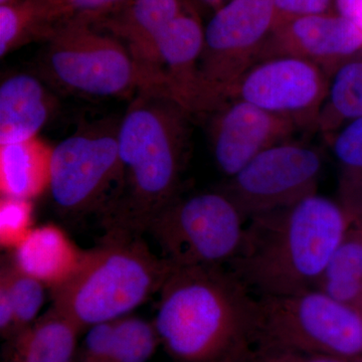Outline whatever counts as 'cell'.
I'll return each mask as SVG.
<instances>
[{
  "label": "cell",
  "instance_id": "cell-1",
  "mask_svg": "<svg viewBox=\"0 0 362 362\" xmlns=\"http://www.w3.org/2000/svg\"><path fill=\"white\" fill-rule=\"evenodd\" d=\"M190 113L166 90H141L119 123L121 175L100 223L103 238H140L180 194Z\"/></svg>",
  "mask_w": 362,
  "mask_h": 362
},
{
  "label": "cell",
  "instance_id": "cell-2",
  "mask_svg": "<svg viewBox=\"0 0 362 362\" xmlns=\"http://www.w3.org/2000/svg\"><path fill=\"white\" fill-rule=\"evenodd\" d=\"M257 297L226 266L175 268L153 323L173 362H245L255 349Z\"/></svg>",
  "mask_w": 362,
  "mask_h": 362
},
{
  "label": "cell",
  "instance_id": "cell-3",
  "mask_svg": "<svg viewBox=\"0 0 362 362\" xmlns=\"http://www.w3.org/2000/svg\"><path fill=\"white\" fill-rule=\"evenodd\" d=\"M354 221L317 194L247 221L239 252L226 265L256 297L316 288Z\"/></svg>",
  "mask_w": 362,
  "mask_h": 362
},
{
  "label": "cell",
  "instance_id": "cell-4",
  "mask_svg": "<svg viewBox=\"0 0 362 362\" xmlns=\"http://www.w3.org/2000/svg\"><path fill=\"white\" fill-rule=\"evenodd\" d=\"M175 267L140 238H102L77 272L51 290L52 307L85 332L95 324L130 315L160 292Z\"/></svg>",
  "mask_w": 362,
  "mask_h": 362
},
{
  "label": "cell",
  "instance_id": "cell-5",
  "mask_svg": "<svg viewBox=\"0 0 362 362\" xmlns=\"http://www.w3.org/2000/svg\"><path fill=\"white\" fill-rule=\"evenodd\" d=\"M94 21H63L47 40L42 69L52 84L85 97L128 96L166 90L163 78L137 63L122 42L93 28Z\"/></svg>",
  "mask_w": 362,
  "mask_h": 362
},
{
  "label": "cell",
  "instance_id": "cell-6",
  "mask_svg": "<svg viewBox=\"0 0 362 362\" xmlns=\"http://www.w3.org/2000/svg\"><path fill=\"white\" fill-rule=\"evenodd\" d=\"M362 361V312L317 289L257 297L255 349Z\"/></svg>",
  "mask_w": 362,
  "mask_h": 362
},
{
  "label": "cell",
  "instance_id": "cell-7",
  "mask_svg": "<svg viewBox=\"0 0 362 362\" xmlns=\"http://www.w3.org/2000/svg\"><path fill=\"white\" fill-rule=\"evenodd\" d=\"M247 223L218 189L178 195L152 220L146 233L175 268L226 266L242 247Z\"/></svg>",
  "mask_w": 362,
  "mask_h": 362
},
{
  "label": "cell",
  "instance_id": "cell-8",
  "mask_svg": "<svg viewBox=\"0 0 362 362\" xmlns=\"http://www.w3.org/2000/svg\"><path fill=\"white\" fill-rule=\"evenodd\" d=\"M118 125L85 128L52 148L49 192L66 220L97 218L108 206L121 175Z\"/></svg>",
  "mask_w": 362,
  "mask_h": 362
},
{
  "label": "cell",
  "instance_id": "cell-9",
  "mask_svg": "<svg viewBox=\"0 0 362 362\" xmlns=\"http://www.w3.org/2000/svg\"><path fill=\"white\" fill-rule=\"evenodd\" d=\"M277 23L272 0H228L204 28L199 73L209 112L228 101L238 80L261 59Z\"/></svg>",
  "mask_w": 362,
  "mask_h": 362
},
{
  "label": "cell",
  "instance_id": "cell-10",
  "mask_svg": "<svg viewBox=\"0 0 362 362\" xmlns=\"http://www.w3.org/2000/svg\"><path fill=\"white\" fill-rule=\"evenodd\" d=\"M322 154L303 142L288 140L255 157L221 188L246 221L292 206L317 194Z\"/></svg>",
  "mask_w": 362,
  "mask_h": 362
},
{
  "label": "cell",
  "instance_id": "cell-11",
  "mask_svg": "<svg viewBox=\"0 0 362 362\" xmlns=\"http://www.w3.org/2000/svg\"><path fill=\"white\" fill-rule=\"evenodd\" d=\"M329 77L319 66L292 56H273L250 66L228 99H239L285 117L299 129L316 128Z\"/></svg>",
  "mask_w": 362,
  "mask_h": 362
},
{
  "label": "cell",
  "instance_id": "cell-12",
  "mask_svg": "<svg viewBox=\"0 0 362 362\" xmlns=\"http://www.w3.org/2000/svg\"><path fill=\"white\" fill-rule=\"evenodd\" d=\"M209 141L214 162L232 177L265 150L293 139L299 128L276 115L239 99H230L213 112Z\"/></svg>",
  "mask_w": 362,
  "mask_h": 362
},
{
  "label": "cell",
  "instance_id": "cell-13",
  "mask_svg": "<svg viewBox=\"0 0 362 362\" xmlns=\"http://www.w3.org/2000/svg\"><path fill=\"white\" fill-rule=\"evenodd\" d=\"M361 52V30L334 11L277 20L261 59L297 57L319 66L330 78L343 63Z\"/></svg>",
  "mask_w": 362,
  "mask_h": 362
},
{
  "label": "cell",
  "instance_id": "cell-14",
  "mask_svg": "<svg viewBox=\"0 0 362 362\" xmlns=\"http://www.w3.org/2000/svg\"><path fill=\"white\" fill-rule=\"evenodd\" d=\"M204 37L201 21L185 11L154 42V68L163 75L169 95L190 114L209 112L199 73Z\"/></svg>",
  "mask_w": 362,
  "mask_h": 362
},
{
  "label": "cell",
  "instance_id": "cell-15",
  "mask_svg": "<svg viewBox=\"0 0 362 362\" xmlns=\"http://www.w3.org/2000/svg\"><path fill=\"white\" fill-rule=\"evenodd\" d=\"M185 11L182 0H130L97 23L122 42L138 64L161 75L153 66L154 42Z\"/></svg>",
  "mask_w": 362,
  "mask_h": 362
},
{
  "label": "cell",
  "instance_id": "cell-16",
  "mask_svg": "<svg viewBox=\"0 0 362 362\" xmlns=\"http://www.w3.org/2000/svg\"><path fill=\"white\" fill-rule=\"evenodd\" d=\"M86 252L59 226L42 225L30 230L13 249L11 259L20 270L54 290L77 272Z\"/></svg>",
  "mask_w": 362,
  "mask_h": 362
},
{
  "label": "cell",
  "instance_id": "cell-17",
  "mask_svg": "<svg viewBox=\"0 0 362 362\" xmlns=\"http://www.w3.org/2000/svg\"><path fill=\"white\" fill-rule=\"evenodd\" d=\"M54 107L39 78L26 74L6 78L0 86V145L37 137Z\"/></svg>",
  "mask_w": 362,
  "mask_h": 362
},
{
  "label": "cell",
  "instance_id": "cell-18",
  "mask_svg": "<svg viewBox=\"0 0 362 362\" xmlns=\"http://www.w3.org/2000/svg\"><path fill=\"white\" fill-rule=\"evenodd\" d=\"M81 330L51 307L18 334L4 341L1 362H71Z\"/></svg>",
  "mask_w": 362,
  "mask_h": 362
},
{
  "label": "cell",
  "instance_id": "cell-19",
  "mask_svg": "<svg viewBox=\"0 0 362 362\" xmlns=\"http://www.w3.org/2000/svg\"><path fill=\"white\" fill-rule=\"evenodd\" d=\"M52 147L39 137L0 145L1 197L26 199L49 190Z\"/></svg>",
  "mask_w": 362,
  "mask_h": 362
},
{
  "label": "cell",
  "instance_id": "cell-20",
  "mask_svg": "<svg viewBox=\"0 0 362 362\" xmlns=\"http://www.w3.org/2000/svg\"><path fill=\"white\" fill-rule=\"evenodd\" d=\"M338 165V199L354 225H362V117L330 138Z\"/></svg>",
  "mask_w": 362,
  "mask_h": 362
},
{
  "label": "cell",
  "instance_id": "cell-21",
  "mask_svg": "<svg viewBox=\"0 0 362 362\" xmlns=\"http://www.w3.org/2000/svg\"><path fill=\"white\" fill-rule=\"evenodd\" d=\"M362 117V52L333 73L317 130L332 137L345 124Z\"/></svg>",
  "mask_w": 362,
  "mask_h": 362
},
{
  "label": "cell",
  "instance_id": "cell-22",
  "mask_svg": "<svg viewBox=\"0 0 362 362\" xmlns=\"http://www.w3.org/2000/svg\"><path fill=\"white\" fill-rule=\"evenodd\" d=\"M316 288L362 312V225L349 228Z\"/></svg>",
  "mask_w": 362,
  "mask_h": 362
},
{
  "label": "cell",
  "instance_id": "cell-23",
  "mask_svg": "<svg viewBox=\"0 0 362 362\" xmlns=\"http://www.w3.org/2000/svg\"><path fill=\"white\" fill-rule=\"evenodd\" d=\"M52 21L42 0H16L0 6V57L37 40H45L54 33Z\"/></svg>",
  "mask_w": 362,
  "mask_h": 362
},
{
  "label": "cell",
  "instance_id": "cell-24",
  "mask_svg": "<svg viewBox=\"0 0 362 362\" xmlns=\"http://www.w3.org/2000/svg\"><path fill=\"white\" fill-rule=\"evenodd\" d=\"M159 346L153 321L130 314L116 319L104 362H148Z\"/></svg>",
  "mask_w": 362,
  "mask_h": 362
},
{
  "label": "cell",
  "instance_id": "cell-25",
  "mask_svg": "<svg viewBox=\"0 0 362 362\" xmlns=\"http://www.w3.org/2000/svg\"><path fill=\"white\" fill-rule=\"evenodd\" d=\"M0 284L6 288L16 315L14 335L30 327L39 318L45 303L47 287L39 280L20 270L13 259H6L0 268Z\"/></svg>",
  "mask_w": 362,
  "mask_h": 362
},
{
  "label": "cell",
  "instance_id": "cell-26",
  "mask_svg": "<svg viewBox=\"0 0 362 362\" xmlns=\"http://www.w3.org/2000/svg\"><path fill=\"white\" fill-rule=\"evenodd\" d=\"M52 21L56 23L85 18L98 23L119 11L130 0H42Z\"/></svg>",
  "mask_w": 362,
  "mask_h": 362
},
{
  "label": "cell",
  "instance_id": "cell-27",
  "mask_svg": "<svg viewBox=\"0 0 362 362\" xmlns=\"http://www.w3.org/2000/svg\"><path fill=\"white\" fill-rule=\"evenodd\" d=\"M33 206L30 201L1 197L0 202V244L16 249L32 230Z\"/></svg>",
  "mask_w": 362,
  "mask_h": 362
},
{
  "label": "cell",
  "instance_id": "cell-28",
  "mask_svg": "<svg viewBox=\"0 0 362 362\" xmlns=\"http://www.w3.org/2000/svg\"><path fill=\"white\" fill-rule=\"evenodd\" d=\"M116 319L95 324L85 331V337L78 343L71 362H104L114 330Z\"/></svg>",
  "mask_w": 362,
  "mask_h": 362
},
{
  "label": "cell",
  "instance_id": "cell-29",
  "mask_svg": "<svg viewBox=\"0 0 362 362\" xmlns=\"http://www.w3.org/2000/svg\"><path fill=\"white\" fill-rule=\"evenodd\" d=\"M245 362H362L357 359L297 350L255 349Z\"/></svg>",
  "mask_w": 362,
  "mask_h": 362
},
{
  "label": "cell",
  "instance_id": "cell-30",
  "mask_svg": "<svg viewBox=\"0 0 362 362\" xmlns=\"http://www.w3.org/2000/svg\"><path fill=\"white\" fill-rule=\"evenodd\" d=\"M277 20L334 13V0H272Z\"/></svg>",
  "mask_w": 362,
  "mask_h": 362
},
{
  "label": "cell",
  "instance_id": "cell-31",
  "mask_svg": "<svg viewBox=\"0 0 362 362\" xmlns=\"http://www.w3.org/2000/svg\"><path fill=\"white\" fill-rule=\"evenodd\" d=\"M334 9L351 21L362 33V0H334Z\"/></svg>",
  "mask_w": 362,
  "mask_h": 362
},
{
  "label": "cell",
  "instance_id": "cell-32",
  "mask_svg": "<svg viewBox=\"0 0 362 362\" xmlns=\"http://www.w3.org/2000/svg\"><path fill=\"white\" fill-rule=\"evenodd\" d=\"M204 4H209V6L214 7V8H220L221 6L225 4V0H202Z\"/></svg>",
  "mask_w": 362,
  "mask_h": 362
},
{
  "label": "cell",
  "instance_id": "cell-33",
  "mask_svg": "<svg viewBox=\"0 0 362 362\" xmlns=\"http://www.w3.org/2000/svg\"><path fill=\"white\" fill-rule=\"evenodd\" d=\"M16 1V0H0V6L1 4H11V2Z\"/></svg>",
  "mask_w": 362,
  "mask_h": 362
}]
</instances>
